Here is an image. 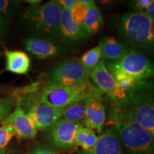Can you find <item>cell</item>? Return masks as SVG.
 <instances>
[{
	"instance_id": "6da1fadb",
	"label": "cell",
	"mask_w": 154,
	"mask_h": 154,
	"mask_svg": "<svg viewBox=\"0 0 154 154\" xmlns=\"http://www.w3.org/2000/svg\"><path fill=\"white\" fill-rule=\"evenodd\" d=\"M113 25L128 47L154 57V22L145 13L130 11L119 14Z\"/></svg>"
},
{
	"instance_id": "7a4b0ae2",
	"label": "cell",
	"mask_w": 154,
	"mask_h": 154,
	"mask_svg": "<svg viewBox=\"0 0 154 154\" xmlns=\"http://www.w3.org/2000/svg\"><path fill=\"white\" fill-rule=\"evenodd\" d=\"M61 9L58 0L26 7L22 14V22L30 37L59 42Z\"/></svg>"
},
{
	"instance_id": "3957f363",
	"label": "cell",
	"mask_w": 154,
	"mask_h": 154,
	"mask_svg": "<svg viewBox=\"0 0 154 154\" xmlns=\"http://www.w3.org/2000/svg\"><path fill=\"white\" fill-rule=\"evenodd\" d=\"M111 113L121 143L130 154H154V136L143 128L120 103Z\"/></svg>"
},
{
	"instance_id": "277c9868",
	"label": "cell",
	"mask_w": 154,
	"mask_h": 154,
	"mask_svg": "<svg viewBox=\"0 0 154 154\" xmlns=\"http://www.w3.org/2000/svg\"><path fill=\"white\" fill-rule=\"evenodd\" d=\"M102 95L103 93L90 82L75 86L52 84L44 88L38 100L44 104L63 110L78 102Z\"/></svg>"
},
{
	"instance_id": "5b68a950",
	"label": "cell",
	"mask_w": 154,
	"mask_h": 154,
	"mask_svg": "<svg viewBox=\"0 0 154 154\" xmlns=\"http://www.w3.org/2000/svg\"><path fill=\"white\" fill-rule=\"evenodd\" d=\"M146 80L127 93L126 99L120 103L135 120L154 136V91Z\"/></svg>"
},
{
	"instance_id": "8992f818",
	"label": "cell",
	"mask_w": 154,
	"mask_h": 154,
	"mask_svg": "<svg viewBox=\"0 0 154 154\" xmlns=\"http://www.w3.org/2000/svg\"><path fill=\"white\" fill-rule=\"evenodd\" d=\"M106 67L113 77L126 76L137 82L154 76V62L147 56L135 49L116 62H107Z\"/></svg>"
},
{
	"instance_id": "52a82bcc",
	"label": "cell",
	"mask_w": 154,
	"mask_h": 154,
	"mask_svg": "<svg viewBox=\"0 0 154 154\" xmlns=\"http://www.w3.org/2000/svg\"><path fill=\"white\" fill-rule=\"evenodd\" d=\"M13 94L24 112L33 121L37 130H45L56 121L62 119V109L44 104L33 96L27 94V89L14 90Z\"/></svg>"
},
{
	"instance_id": "ba28073f",
	"label": "cell",
	"mask_w": 154,
	"mask_h": 154,
	"mask_svg": "<svg viewBox=\"0 0 154 154\" xmlns=\"http://www.w3.org/2000/svg\"><path fill=\"white\" fill-rule=\"evenodd\" d=\"M90 72L84 68L79 59L73 57L54 65L44 74L48 85L75 86L89 81Z\"/></svg>"
},
{
	"instance_id": "9c48e42d",
	"label": "cell",
	"mask_w": 154,
	"mask_h": 154,
	"mask_svg": "<svg viewBox=\"0 0 154 154\" xmlns=\"http://www.w3.org/2000/svg\"><path fill=\"white\" fill-rule=\"evenodd\" d=\"M83 124L61 119L47 128V138L54 147L71 150L76 146L75 138L77 131Z\"/></svg>"
},
{
	"instance_id": "30bf717a",
	"label": "cell",
	"mask_w": 154,
	"mask_h": 154,
	"mask_svg": "<svg viewBox=\"0 0 154 154\" xmlns=\"http://www.w3.org/2000/svg\"><path fill=\"white\" fill-rule=\"evenodd\" d=\"M89 78L102 93L107 94L116 103H121L126 99L127 92L121 87L103 60L90 72Z\"/></svg>"
},
{
	"instance_id": "8fae6325",
	"label": "cell",
	"mask_w": 154,
	"mask_h": 154,
	"mask_svg": "<svg viewBox=\"0 0 154 154\" xmlns=\"http://www.w3.org/2000/svg\"><path fill=\"white\" fill-rule=\"evenodd\" d=\"M86 37L82 28L73 20L72 11L62 8L60 24L59 42L67 49H76L86 41Z\"/></svg>"
},
{
	"instance_id": "7c38bea8",
	"label": "cell",
	"mask_w": 154,
	"mask_h": 154,
	"mask_svg": "<svg viewBox=\"0 0 154 154\" xmlns=\"http://www.w3.org/2000/svg\"><path fill=\"white\" fill-rule=\"evenodd\" d=\"M29 52L41 59H51L61 57L68 52V49L60 42L43 38L29 37L24 42Z\"/></svg>"
},
{
	"instance_id": "4fadbf2b",
	"label": "cell",
	"mask_w": 154,
	"mask_h": 154,
	"mask_svg": "<svg viewBox=\"0 0 154 154\" xmlns=\"http://www.w3.org/2000/svg\"><path fill=\"white\" fill-rule=\"evenodd\" d=\"M2 125H9L14 130L19 139H31L36 137L38 130L33 121L19 104L5 119Z\"/></svg>"
},
{
	"instance_id": "5bb4252c",
	"label": "cell",
	"mask_w": 154,
	"mask_h": 154,
	"mask_svg": "<svg viewBox=\"0 0 154 154\" xmlns=\"http://www.w3.org/2000/svg\"><path fill=\"white\" fill-rule=\"evenodd\" d=\"M78 154H126L118 134L109 128L98 138L95 146L88 151H80Z\"/></svg>"
},
{
	"instance_id": "9a60e30c",
	"label": "cell",
	"mask_w": 154,
	"mask_h": 154,
	"mask_svg": "<svg viewBox=\"0 0 154 154\" xmlns=\"http://www.w3.org/2000/svg\"><path fill=\"white\" fill-rule=\"evenodd\" d=\"M106 121L105 106L102 103L101 97L88 99L84 125L90 129H95L99 134L103 130Z\"/></svg>"
},
{
	"instance_id": "2e32d148",
	"label": "cell",
	"mask_w": 154,
	"mask_h": 154,
	"mask_svg": "<svg viewBox=\"0 0 154 154\" xmlns=\"http://www.w3.org/2000/svg\"><path fill=\"white\" fill-rule=\"evenodd\" d=\"M99 45L101 49L102 59L108 62H116L120 60L129 50L126 44L113 36H102Z\"/></svg>"
},
{
	"instance_id": "e0dca14e",
	"label": "cell",
	"mask_w": 154,
	"mask_h": 154,
	"mask_svg": "<svg viewBox=\"0 0 154 154\" xmlns=\"http://www.w3.org/2000/svg\"><path fill=\"white\" fill-rule=\"evenodd\" d=\"M6 58L5 69L16 74H26L29 71L31 60L29 56L22 51L5 50Z\"/></svg>"
},
{
	"instance_id": "ac0fdd59",
	"label": "cell",
	"mask_w": 154,
	"mask_h": 154,
	"mask_svg": "<svg viewBox=\"0 0 154 154\" xmlns=\"http://www.w3.org/2000/svg\"><path fill=\"white\" fill-rule=\"evenodd\" d=\"M103 24V15L96 4L88 7L86 18L82 26L83 32L86 37H91L98 33Z\"/></svg>"
},
{
	"instance_id": "d6986e66",
	"label": "cell",
	"mask_w": 154,
	"mask_h": 154,
	"mask_svg": "<svg viewBox=\"0 0 154 154\" xmlns=\"http://www.w3.org/2000/svg\"><path fill=\"white\" fill-rule=\"evenodd\" d=\"M88 100L78 102L63 109L62 119L72 122L82 123L85 119Z\"/></svg>"
},
{
	"instance_id": "ffe728a7",
	"label": "cell",
	"mask_w": 154,
	"mask_h": 154,
	"mask_svg": "<svg viewBox=\"0 0 154 154\" xmlns=\"http://www.w3.org/2000/svg\"><path fill=\"white\" fill-rule=\"evenodd\" d=\"M101 59V49L100 46L98 45L84 53L79 60L84 68L90 72L99 64Z\"/></svg>"
},
{
	"instance_id": "44dd1931",
	"label": "cell",
	"mask_w": 154,
	"mask_h": 154,
	"mask_svg": "<svg viewBox=\"0 0 154 154\" xmlns=\"http://www.w3.org/2000/svg\"><path fill=\"white\" fill-rule=\"evenodd\" d=\"M17 98L14 94L0 98V125L16 106Z\"/></svg>"
},
{
	"instance_id": "7402d4cb",
	"label": "cell",
	"mask_w": 154,
	"mask_h": 154,
	"mask_svg": "<svg viewBox=\"0 0 154 154\" xmlns=\"http://www.w3.org/2000/svg\"><path fill=\"white\" fill-rule=\"evenodd\" d=\"M87 11L88 7L84 4H83L81 0H78L75 7L71 11L73 20L81 27H82L84 19L86 18Z\"/></svg>"
},
{
	"instance_id": "603a6c76",
	"label": "cell",
	"mask_w": 154,
	"mask_h": 154,
	"mask_svg": "<svg viewBox=\"0 0 154 154\" xmlns=\"http://www.w3.org/2000/svg\"><path fill=\"white\" fill-rule=\"evenodd\" d=\"M18 5L19 2L17 1L0 0V16L9 20L11 15L14 14Z\"/></svg>"
},
{
	"instance_id": "cb8c5ba5",
	"label": "cell",
	"mask_w": 154,
	"mask_h": 154,
	"mask_svg": "<svg viewBox=\"0 0 154 154\" xmlns=\"http://www.w3.org/2000/svg\"><path fill=\"white\" fill-rule=\"evenodd\" d=\"M14 136V131L11 126L9 125H2L0 126V149L6 147Z\"/></svg>"
},
{
	"instance_id": "d4e9b609",
	"label": "cell",
	"mask_w": 154,
	"mask_h": 154,
	"mask_svg": "<svg viewBox=\"0 0 154 154\" xmlns=\"http://www.w3.org/2000/svg\"><path fill=\"white\" fill-rule=\"evenodd\" d=\"M91 129L82 126L78 129L76 134V138H75V142H76V146H80L82 147L84 143L87 139L90 134L92 132Z\"/></svg>"
},
{
	"instance_id": "484cf974",
	"label": "cell",
	"mask_w": 154,
	"mask_h": 154,
	"mask_svg": "<svg viewBox=\"0 0 154 154\" xmlns=\"http://www.w3.org/2000/svg\"><path fill=\"white\" fill-rule=\"evenodd\" d=\"M29 154H60L49 146L43 144H36L29 152Z\"/></svg>"
},
{
	"instance_id": "4316f807",
	"label": "cell",
	"mask_w": 154,
	"mask_h": 154,
	"mask_svg": "<svg viewBox=\"0 0 154 154\" xmlns=\"http://www.w3.org/2000/svg\"><path fill=\"white\" fill-rule=\"evenodd\" d=\"M151 2V0H136L131 2V9L132 11H143Z\"/></svg>"
},
{
	"instance_id": "83f0119b",
	"label": "cell",
	"mask_w": 154,
	"mask_h": 154,
	"mask_svg": "<svg viewBox=\"0 0 154 154\" xmlns=\"http://www.w3.org/2000/svg\"><path fill=\"white\" fill-rule=\"evenodd\" d=\"M98 136H96L95 132L94 131H92V132L90 134L87 139L85 141V143H84V145L82 147V151H88V150L91 149V148H93L95 144L96 143L98 140Z\"/></svg>"
},
{
	"instance_id": "f1b7e54d",
	"label": "cell",
	"mask_w": 154,
	"mask_h": 154,
	"mask_svg": "<svg viewBox=\"0 0 154 154\" xmlns=\"http://www.w3.org/2000/svg\"><path fill=\"white\" fill-rule=\"evenodd\" d=\"M9 28V20L4 19L0 16V42L7 35Z\"/></svg>"
},
{
	"instance_id": "f546056e",
	"label": "cell",
	"mask_w": 154,
	"mask_h": 154,
	"mask_svg": "<svg viewBox=\"0 0 154 154\" xmlns=\"http://www.w3.org/2000/svg\"><path fill=\"white\" fill-rule=\"evenodd\" d=\"M61 7L72 11L77 4L78 0H58Z\"/></svg>"
},
{
	"instance_id": "4dcf8cb0",
	"label": "cell",
	"mask_w": 154,
	"mask_h": 154,
	"mask_svg": "<svg viewBox=\"0 0 154 154\" xmlns=\"http://www.w3.org/2000/svg\"><path fill=\"white\" fill-rule=\"evenodd\" d=\"M143 12L154 22V0H151V2Z\"/></svg>"
},
{
	"instance_id": "1f68e13d",
	"label": "cell",
	"mask_w": 154,
	"mask_h": 154,
	"mask_svg": "<svg viewBox=\"0 0 154 154\" xmlns=\"http://www.w3.org/2000/svg\"><path fill=\"white\" fill-rule=\"evenodd\" d=\"M9 90V88L6 87V86L0 85V98L3 97V96L5 95V94H7V92H8Z\"/></svg>"
},
{
	"instance_id": "d6a6232c",
	"label": "cell",
	"mask_w": 154,
	"mask_h": 154,
	"mask_svg": "<svg viewBox=\"0 0 154 154\" xmlns=\"http://www.w3.org/2000/svg\"><path fill=\"white\" fill-rule=\"evenodd\" d=\"M81 1H82V2L83 4H84V5H85L86 7H88H88H91V6L94 5L96 4L95 2L92 1V0H81Z\"/></svg>"
},
{
	"instance_id": "836d02e7",
	"label": "cell",
	"mask_w": 154,
	"mask_h": 154,
	"mask_svg": "<svg viewBox=\"0 0 154 154\" xmlns=\"http://www.w3.org/2000/svg\"><path fill=\"white\" fill-rule=\"evenodd\" d=\"M25 2H27L28 4H29L30 6L40 5L42 2V1H39V0H29V1H25Z\"/></svg>"
},
{
	"instance_id": "e575fe53",
	"label": "cell",
	"mask_w": 154,
	"mask_h": 154,
	"mask_svg": "<svg viewBox=\"0 0 154 154\" xmlns=\"http://www.w3.org/2000/svg\"><path fill=\"white\" fill-rule=\"evenodd\" d=\"M2 55V53L1 52H0V56H1Z\"/></svg>"
}]
</instances>
